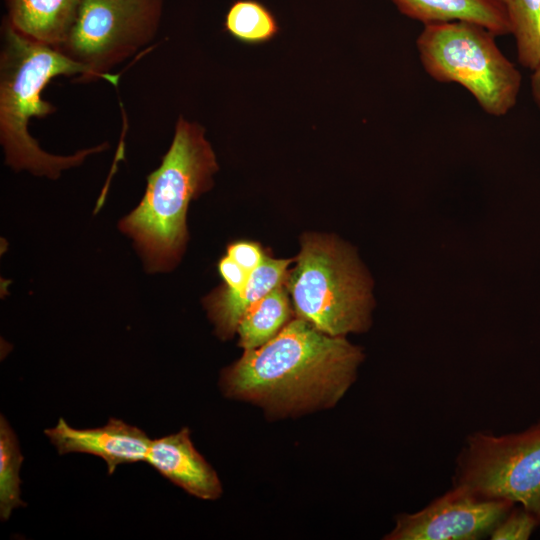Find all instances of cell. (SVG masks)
<instances>
[{
	"mask_svg": "<svg viewBox=\"0 0 540 540\" xmlns=\"http://www.w3.org/2000/svg\"><path fill=\"white\" fill-rule=\"evenodd\" d=\"M363 360L362 349L345 336H330L296 318L223 369L219 386L225 397L254 404L269 419L301 416L333 408Z\"/></svg>",
	"mask_w": 540,
	"mask_h": 540,
	"instance_id": "1",
	"label": "cell"
},
{
	"mask_svg": "<svg viewBox=\"0 0 540 540\" xmlns=\"http://www.w3.org/2000/svg\"><path fill=\"white\" fill-rule=\"evenodd\" d=\"M531 94L535 104L540 110V63L532 71L531 75Z\"/></svg>",
	"mask_w": 540,
	"mask_h": 540,
	"instance_id": "21",
	"label": "cell"
},
{
	"mask_svg": "<svg viewBox=\"0 0 540 540\" xmlns=\"http://www.w3.org/2000/svg\"><path fill=\"white\" fill-rule=\"evenodd\" d=\"M163 0H82L66 41L58 48L86 67L93 79L113 84L110 69L156 36Z\"/></svg>",
	"mask_w": 540,
	"mask_h": 540,
	"instance_id": "7",
	"label": "cell"
},
{
	"mask_svg": "<svg viewBox=\"0 0 540 540\" xmlns=\"http://www.w3.org/2000/svg\"><path fill=\"white\" fill-rule=\"evenodd\" d=\"M499 1L515 39L517 59L533 71L540 63V0Z\"/></svg>",
	"mask_w": 540,
	"mask_h": 540,
	"instance_id": "15",
	"label": "cell"
},
{
	"mask_svg": "<svg viewBox=\"0 0 540 540\" xmlns=\"http://www.w3.org/2000/svg\"><path fill=\"white\" fill-rule=\"evenodd\" d=\"M225 30L237 41L247 45L270 42L280 31L273 13L256 0H237L227 11Z\"/></svg>",
	"mask_w": 540,
	"mask_h": 540,
	"instance_id": "16",
	"label": "cell"
},
{
	"mask_svg": "<svg viewBox=\"0 0 540 540\" xmlns=\"http://www.w3.org/2000/svg\"><path fill=\"white\" fill-rule=\"evenodd\" d=\"M495 37L468 21L430 24L417 37L416 48L431 78L459 84L485 113L501 117L516 105L522 76L499 49Z\"/></svg>",
	"mask_w": 540,
	"mask_h": 540,
	"instance_id": "5",
	"label": "cell"
},
{
	"mask_svg": "<svg viewBox=\"0 0 540 540\" xmlns=\"http://www.w3.org/2000/svg\"><path fill=\"white\" fill-rule=\"evenodd\" d=\"M217 170L204 128L179 116L168 151L147 177L142 200L119 222L148 272L166 271L178 262L188 237L189 203L212 186Z\"/></svg>",
	"mask_w": 540,
	"mask_h": 540,
	"instance_id": "3",
	"label": "cell"
},
{
	"mask_svg": "<svg viewBox=\"0 0 540 540\" xmlns=\"http://www.w3.org/2000/svg\"><path fill=\"white\" fill-rule=\"evenodd\" d=\"M539 526L536 519L522 507L511 509L490 535L492 540H526Z\"/></svg>",
	"mask_w": 540,
	"mask_h": 540,
	"instance_id": "18",
	"label": "cell"
},
{
	"mask_svg": "<svg viewBox=\"0 0 540 540\" xmlns=\"http://www.w3.org/2000/svg\"><path fill=\"white\" fill-rule=\"evenodd\" d=\"M82 0H7L8 22L26 37L59 48L67 39Z\"/></svg>",
	"mask_w": 540,
	"mask_h": 540,
	"instance_id": "13",
	"label": "cell"
},
{
	"mask_svg": "<svg viewBox=\"0 0 540 540\" xmlns=\"http://www.w3.org/2000/svg\"><path fill=\"white\" fill-rule=\"evenodd\" d=\"M290 314L288 296L280 285L243 315L236 331L239 346L245 351L264 345L288 323Z\"/></svg>",
	"mask_w": 540,
	"mask_h": 540,
	"instance_id": "14",
	"label": "cell"
},
{
	"mask_svg": "<svg viewBox=\"0 0 540 540\" xmlns=\"http://www.w3.org/2000/svg\"><path fill=\"white\" fill-rule=\"evenodd\" d=\"M227 255L248 273H252L264 261L261 248L248 241H238L228 246Z\"/></svg>",
	"mask_w": 540,
	"mask_h": 540,
	"instance_id": "19",
	"label": "cell"
},
{
	"mask_svg": "<svg viewBox=\"0 0 540 540\" xmlns=\"http://www.w3.org/2000/svg\"><path fill=\"white\" fill-rule=\"evenodd\" d=\"M515 506L510 501L480 498L453 486L414 513H400L386 540H478L493 530Z\"/></svg>",
	"mask_w": 540,
	"mask_h": 540,
	"instance_id": "8",
	"label": "cell"
},
{
	"mask_svg": "<svg viewBox=\"0 0 540 540\" xmlns=\"http://www.w3.org/2000/svg\"><path fill=\"white\" fill-rule=\"evenodd\" d=\"M398 11L425 25L468 21L483 26L495 36L510 34L499 0H391Z\"/></svg>",
	"mask_w": 540,
	"mask_h": 540,
	"instance_id": "12",
	"label": "cell"
},
{
	"mask_svg": "<svg viewBox=\"0 0 540 540\" xmlns=\"http://www.w3.org/2000/svg\"><path fill=\"white\" fill-rule=\"evenodd\" d=\"M290 261L265 256L241 288L231 290L224 286L206 298L208 315L220 338H232L243 315L282 284Z\"/></svg>",
	"mask_w": 540,
	"mask_h": 540,
	"instance_id": "11",
	"label": "cell"
},
{
	"mask_svg": "<svg viewBox=\"0 0 540 540\" xmlns=\"http://www.w3.org/2000/svg\"><path fill=\"white\" fill-rule=\"evenodd\" d=\"M453 486L519 504L540 526V420L519 433L469 434L456 459Z\"/></svg>",
	"mask_w": 540,
	"mask_h": 540,
	"instance_id": "6",
	"label": "cell"
},
{
	"mask_svg": "<svg viewBox=\"0 0 540 540\" xmlns=\"http://www.w3.org/2000/svg\"><path fill=\"white\" fill-rule=\"evenodd\" d=\"M218 270L227 288L236 290L247 282L250 273L243 269L228 255L223 257L218 263Z\"/></svg>",
	"mask_w": 540,
	"mask_h": 540,
	"instance_id": "20",
	"label": "cell"
},
{
	"mask_svg": "<svg viewBox=\"0 0 540 540\" xmlns=\"http://www.w3.org/2000/svg\"><path fill=\"white\" fill-rule=\"evenodd\" d=\"M78 75L79 81L94 80L91 72L59 49L34 41L18 32L5 19L0 50V142L5 163L16 171L56 179L61 172L78 166L103 151L107 143L59 156L44 151L29 134L32 118L56 111L41 94L53 78Z\"/></svg>",
	"mask_w": 540,
	"mask_h": 540,
	"instance_id": "2",
	"label": "cell"
},
{
	"mask_svg": "<svg viewBox=\"0 0 540 540\" xmlns=\"http://www.w3.org/2000/svg\"><path fill=\"white\" fill-rule=\"evenodd\" d=\"M287 287L297 318L325 334L346 336L371 325L372 280L353 249L336 239L304 237Z\"/></svg>",
	"mask_w": 540,
	"mask_h": 540,
	"instance_id": "4",
	"label": "cell"
},
{
	"mask_svg": "<svg viewBox=\"0 0 540 540\" xmlns=\"http://www.w3.org/2000/svg\"><path fill=\"white\" fill-rule=\"evenodd\" d=\"M188 427L151 441L145 461L163 477L190 495L215 500L221 497V481L191 440Z\"/></svg>",
	"mask_w": 540,
	"mask_h": 540,
	"instance_id": "10",
	"label": "cell"
},
{
	"mask_svg": "<svg viewBox=\"0 0 540 540\" xmlns=\"http://www.w3.org/2000/svg\"><path fill=\"white\" fill-rule=\"evenodd\" d=\"M44 434L61 455L76 452L102 458L109 475L121 464L145 461L152 441L140 428L117 418H110L102 427L88 429L73 428L59 418Z\"/></svg>",
	"mask_w": 540,
	"mask_h": 540,
	"instance_id": "9",
	"label": "cell"
},
{
	"mask_svg": "<svg viewBox=\"0 0 540 540\" xmlns=\"http://www.w3.org/2000/svg\"><path fill=\"white\" fill-rule=\"evenodd\" d=\"M23 456L16 434L6 418L0 417V518L9 519L12 511L25 506L21 499L19 476Z\"/></svg>",
	"mask_w": 540,
	"mask_h": 540,
	"instance_id": "17",
	"label": "cell"
}]
</instances>
